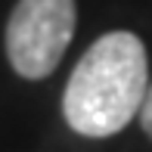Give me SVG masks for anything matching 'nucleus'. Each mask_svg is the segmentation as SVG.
<instances>
[{"label":"nucleus","instance_id":"3","mask_svg":"<svg viewBox=\"0 0 152 152\" xmlns=\"http://www.w3.org/2000/svg\"><path fill=\"white\" fill-rule=\"evenodd\" d=\"M140 124H143V134L152 140V81H149L146 99H143V109H140Z\"/></svg>","mask_w":152,"mask_h":152},{"label":"nucleus","instance_id":"2","mask_svg":"<svg viewBox=\"0 0 152 152\" xmlns=\"http://www.w3.org/2000/svg\"><path fill=\"white\" fill-rule=\"evenodd\" d=\"M75 0H19L6 22V59L19 78H50L75 37Z\"/></svg>","mask_w":152,"mask_h":152},{"label":"nucleus","instance_id":"1","mask_svg":"<svg viewBox=\"0 0 152 152\" xmlns=\"http://www.w3.org/2000/svg\"><path fill=\"white\" fill-rule=\"evenodd\" d=\"M149 90L146 47L134 31H109L78 59L62 115L81 137H112L140 115Z\"/></svg>","mask_w":152,"mask_h":152}]
</instances>
